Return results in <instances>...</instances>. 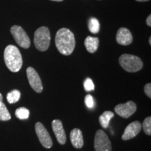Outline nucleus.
Segmentation results:
<instances>
[{
  "instance_id": "f257e3e1",
  "label": "nucleus",
  "mask_w": 151,
  "mask_h": 151,
  "mask_svg": "<svg viewBox=\"0 0 151 151\" xmlns=\"http://www.w3.org/2000/svg\"><path fill=\"white\" fill-rule=\"evenodd\" d=\"M55 45L60 53L64 55H69L75 48L74 35L67 28H62L56 34Z\"/></svg>"
},
{
  "instance_id": "f03ea898",
  "label": "nucleus",
  "mask_w": 151,
  "mask_h": 151,
  "mask_svg": "<svg viewBox=\"0 0 151 151\" xmlns=\"http://www.w3.org/2000/svg\"><path fill=\"white\" fill-rule=\"evenodd\" d=\"M4 58L6 65L12 72H18L22 66V58L20 50L14 45H9L5 48Z\"/></svg>"
},
{
  "instance_id": "7ed1b4c3",
  "label": "nucleus",
  "mask_w": 151,
  "mask_h": 151,
  "mask_svg": "<svg viewBox=\"0 0 151 151\" xmlns=\"http://www.w3.org/2000/svg\"><path fill=\"white\" fill-rule=\"evenodd\" d=\"M119 64L126 71L134 73L143 68L142 60L139 57L130 54H123L119 58Z\"/></svg>"
},
{
  "instance_id": "20e7f679",
  "label": "nucleus",
  "mask_w": 151,
  "mask_h": 151,
  "mask_svg": "<svg viewBox=\"0 0 151 151\" xmlns=\"http://www.w3.org/2000/svg\"><path fill=\"white\" fill-rule=\"evenodd\" d=\"M34 43L39 51H46L48 50L50 43V33L48 27H41L36 30Z\"/></svg>"
},
{
  "instance_id": "39448f33",
  "label": "nucleus",
  "mask_w": 151,
  "mask_h": 151,
  "mask_svg": "<svg viewBox=\"0 0 151 151\" xmlns=\"http://www.w3.org/2000/svg\"><path fill=\"white\" fill-rule=\"evenodd\" d=\"M94 147L95 151H111V143L103 130L99 129L96 132Z\"/></svg>"
},
{
  "instance_id": "423d86ee",
  "label": "nucleus",
  "mask_w": 151,
  "mask_h": 151,
  "mask_svg": "<svg viewBox=\"0 0 151 151\" xmlns=\"http://www.w3.org/2000/svg\"><path fill=\"white\" fill-rule=\"evenodd\" d=\"M11 33L16 43L22 48L27 49L30 46V39L25 31L18 25H14L11 28Z\"/></svg>"
},
{
  "instance_id": "0eeeda50",
  "label": "nucleus",
  "mask_w": 151,
  "mask_h": 151,
  "mask_svg": "<svg viewBox=\"0 0 151 151\" xmlns=\"http://www.w3.org/2000/svg\"><path fill=\"white\" fill-rule=\"evenodd\" d=\"M35 131L41 145L46 148H50L52 146V141L46 127L41 122H38L35 124Z\"/></svg>"
},
{
  "instance_id": "6e6552de",
  "label": "nucleus",
  "mask_w": 151,
  "mask_h": 151,
  "mask_svg": "<svg viewBox=\"0 0 151 151\" xmlns=\"http://www.w3.org/2000/svg\"><path fill=\"white\" fill-rule=\"evenodd\" d=\"M137 111V104L132 101L124 104H120L115 107V112L123 118H128Z\"/></svg>"
},
{
  "instance_id": "1a4fd4ad",
  "label": "nucleus",
  "mask_w": 151,
  "mask_h": 151,
  "mask_svg": "<svg viewBox=\"0 0 151 151\" xmlns=\"http://www.w3.org/2000/svg\"><path fill=\"white\" fill-rule=\"evenodd\" d=\"M26 72L30 86L35 92L41 93L43 91V85L37 71L34 68L29 67L27 69Z\"/></svg>"
},
{
  "instance_id": "9d476101",
  "label": "nucleus",
  "mask_w": 151,
  "mask_h": 151,
  "mask_svg": "<svg viewBox=\"0 0 151 151\" xmlns=\"http://www.w3.org/2000/svg\"><path fill=\"white\" fill-rule=\"evenodd\" d=\"M141 129H142V124L140 122H132L126 127L123 134L122 136V139L123 141H127L135 137L141 132Z\"/></svg>"
},
{
  "instance_id": "9b49d317",
  "label": "nucleus",
  "mask_w": 151,
  "mask_h": 151,
  "mask_svg": "<svg viewBox=\"0 0 151 151\" xmlns=\"http://www.w3.org/2000/svg\"><path fill=\"white\" fill-rule=\"evenodd\" d=\"M52 128L58 143L61 145L65 144L67 141V137L61 120H54L52 122Z\"/></svg>"
},
{
  "instance_id": "f8f14e48",
  "label": "nucleus",
  "mask_w": 151,
  "mask_h": 151,
  "mask_svg": "<svg viewBox=\"0 0 151 151\" xmlns=\"http://www.w3.org/2000/svg\"><path fill=\"white\" fill-rule=\"evenodd\" d=\"M116 41L122 46H128L133 41V37L131 32L125 27H121L118 29L116 35Z\"/></svg>"
},
{
  "instance_id": "ddd939ff",
  "label": "nucleus",
  "mask_w": 151,
  "mask_h": 151,
  "mask_svg": "<svg viewBox=\"0 0 151 151\" xmlns=\"http://www.w3.org/2000/svg\"><path fill=\"white\" fill-rule=\"evenodd\" d=\"M70 140L73 146L76 148H81L83 146V137L81 130L74 128L70 133Z\"/></svg>"
},
{
  "instance_id": "4468645a",
  "label": "nucleus",
  "mask_w": 151,
  "mask_h": 151,
  "mask_svg": "<svg viewBox=\"0 0 151 151\" xmlns=\"http://www.w3.org/2000/svg\"><path fill=\"white\" fill-rule=\"evenodd\" d=\"M99 41L98 38L88 36L85 40V46L88 52L90 53H94L97 50L98 47H99Z\"/></svg>"
},
{
  "instance_id": "2eb2a0df",
  "label": "nucleus",
  "mask_w": 151,
  "mask_h": 151,
  "mask_svg": "<svg viewBox=\"0 0 151 151\" xmlns=\"http://www.w3.org/2000/svg\"><path fill=\"white\" fill-rule=\"evenodd\" d=\"M114 117V113L111 111H105L104 112L103 114H101L99 116V123L101 124V126L104 129L108 128L109 125V122H110L111 120Z\"/></svg>"
},
{
  "instance_id": "dca6fc26",
  "label": "nucleus",
  "mask_w": 151,
  "mask_h": 151,
  "mask_svg": "<svg viewBox=\"0 0 151 151\" xmlns=\"http://www.w3.org/2000/svg\"><path fill=\"white\" fill-rule=\"evenodd\" d=\"M20 92L18 90H14L7 94L6 99L9 104H14L19 101L20 98Z\"/></svg>"
},
{
  "instance_id": "f3484780",
  "label": "nucleus",
  "mask_w": 151,
  "mask_h": 151,
  "mask_svg": "<svg viewBox=\"0 0 151 151\" xmlns=\"http://www.w3.org/2000/svg\"><path fill=\"white\" fill-rule=\"evenodd\" d=\"M88 28L92 33L97 34L99 32L100 29L99 20L95 18H90L88 21Z\"/></svg>"
},
{
  "instance_id": "a211bd4d",
  "label": "nucleus",
  "mask_w": 151,
  "mask_h": 151,
  "mask_svg": "<svg viewBox=\"0 0 151 151\" xmlns=\"http://www.w3.org/2000/svg\"><path fill=\"white\" fill-rule=\"evenodd\" d=\"M11 116L10 113L9 112L8 109L5 104L2 103V104L0 106V120L1 121H8L11 120Z\"/></svg>"
},
{
  "instance_id": "6ab92c4d",
  "label": "nucleus",
  "mask_w": 151,
  "mask_h": 151,
  "mask_svg": "<svg viewBox=\"0 0 151 151\" xmlns=\"http://www.w3.org/2000/svg\"><path fill=\"white\" fill-rule=\"evenodd\" d=\"M16 116L20 120L27 119L29 116V111L24 107H20L16 111Z\"/></svg>"
},
{
  "instance_id": "aec40b11",
  "label": "nucleus",
  "mask_w": 151,
  "mask_h": 151,
  "mask_svg": "<svg viewBox=\"0 0 151 151\" xmlns=\"http://www.w3.org/2000/svg\"><path fill=\"white\" fill-rule=\"evenodd\" d=\"M143 129L147 135H151V118L147 117L143 122Z\"/></svg>"
},
{
  "instance_id": "412c9836",
  "label": "nucleus",
  "mask_w": 151,
  "mask_h": 151,
  "mask_svg": "<svg viewBox=\"0 0 151 151\" xmlns=\"http://www.w3.org/2000/svg\"><path fill=\"white\" fill-rule=\"evenodd\" d=\"M84 88L85 90L87 92L92 91L94 89V86L93 83V81L90 78H86V80L84 82Z\"/></svg>"
},
{
  "instance_id": "4be33fe9",
  "label": "nucleus",
  "mask_w": 151,
  "mask_h": 151,
  "mask_svg": "<svg viewBox=\"0 0 151 151\" xmlns=\"http://www.w3.org/2000/svg\"><path fill=\"white\" fill-rule=\"evenodd\" d=\"M85 103H86V105L89 109L93 108L94 101V98L91 94H87L86 96V97H85Z\"/></svg>"
},
{
  "instance_id": "5701e85b",
  "label": "nucleus",
  "mask_w": 151,
  "mask_h": 151,
  "mask_svg": "<svg viewBox=\"0 0 151 151\" xmlns=\"http://www.w3.org/2000/svg\"><path fill=\"white\" fill-rule=\"evenodd\" d=\"M144 92L149 98H151V84L147 83L144 87Z\"/></svg>"
},
{
  "instance_id": "b1692460",
  "label": "nucleus",
  "mask_w": 151,
  "mask_h": 151,
  "mask_svg": "<svg viewBox=\"0 0 151 151\" xmlns=\"http://www.w3.org/2000/svg\"><path fill=\"white\" fill-rule=\"evenodd\" d=\"M146 24H147V25L149 26V27H150L151 26V16L150 15H149L148 17L146 19Z\"/></svg>"
},
{
  "instance_id": "393cba45",
  "label": "nucleus",
  "mask_w": 151,
  "mask_h": 151,
  "mask_svg": "<svg viewBox=\"0 0 151 151\" xmlns=\"http://www.w3.org/2000/svg\"><path fill=\"white\" fill-rule=\"evenodd\" d=\"M2 100H3V97H2V94H1V93H0V106H1V105L2 104V103H3Z\"/></svg>"
},
{
  "instance_id": "a878e982",
  "label": "nucleus",
  "mask_w": 151,
  "mask_h": 151,
  "mask_svg": "<svg viewBox=\"0 0 151 151\" xmlns=\"http://www.w3.org/2000/svg\"><path fill=\"white\" fill-rule=\"evenodd\" d=\"M136 1H150V0H136Z\"/></svg>"
},
{
  "instance_id": "bb28decb",
  "label": "nucleus",
  "mask_w": 151,
  "mask_h": 151,
  "mask_svg": "<svg viewBox=\"0 0 151 151\" xmlns=\"http://www.w3.org/2000/svg\"><path fill=\"white\" fill-rule=\"evenodd\" d=\"M51 1H62L63 0H51Z\"/></svg>"
},
{
  "instance_id": "cd10ccee",
  "label": "nucleus",
  "mask_w": 151,
  "mask_h": 151,
  "mask_svg": "<svg viewBox=\"0 0 151 151\" xmlns=\"http://www.w3.org/2000/svg\"><path fill=\"white\" fill-rule=\"evenodd\" d=\"M149 43H150V45H151V38L150 37V39H149Z\"/></svg>"
}]
</instances>
